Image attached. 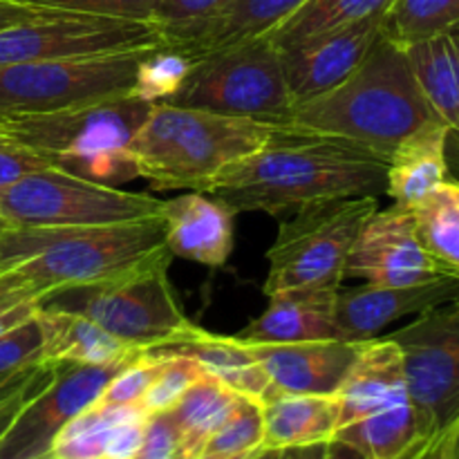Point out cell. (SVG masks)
<instances>
[{
    "label": "cell",
    "mask_w": 459,
    "mask_h": 459,
    "mask_svg": "<svg viewBox=\"0 0 459 459\" xmlns=\"http://www.w3.org/2000/svg\"><path fill=\"white\" fill-rule=\"evenodd\" d=\"M260 451V448H258ZM255 451V453H258ZM254 453H240V455H211V453H202V455L193 457V459H249Z\"/></svg>",
    "instance_id": "50"
},
{
    "label": "cell",
    "mask_w": 459,
    "mask_h": 459,
    "mask_svg": "<svg viewBox=\"0 0 459 459\" xmlns=\"http://www.w3.org/2000/svg\"><path fill=\"white\" fill-rule=\"evenodd\" d=\"M160 43L155 25L148 21L85 16L52 9L36 21L0 30V67L151 48Z\"/></svg>",
    "instance_id": "12"
},
{
    "label": "cell",
    "mask_w": 459,
    "mask_h": 459,
    "mask_svg": "<svg viewBox=\"0 0 459 459\" xmlns=\"http://www.w3.org/2000/svg\"><path fill=\"white\" fill-rule=\"evenodd\" d=\"M195 58L175 45H152L139 61L130 94L148 103H164L182 88Z\"/></svg>",
    "instance_id": "33"
},
{
    "label": "cell",
    "mask_w": 459,
    "mask_h": 459,
    "mask_svg": "<svg viewBox=\"0 0 459 459\" xmlns=\"http://www.w3.org/2000/svg\"><path fill=\"white\" fill-rule=\"evenodd\" d=\"M124 363L52 366L48 384L27 399L7 433L0 437V459H43L63 426L99 402L108 381Z\"/></svg>",
    "instance_id": "13"
},
{
    "label": "cell",
    "mask_w": 459,
    "mask_h": 459,
    "mask_svg": "<svg viewBox=\"0 0 459 459\" xmlns=\"http://www.w3.org/2000/svg\"><path fill=\"white\" fill-rule=\"evenodd\" d=\"M166 251L160 215L94 227H7L0 233V273L39 296L90 285Z\"/></svg>",
    "instance_id": "3"
},
{
    "label": "cell",
    "mask_w": 459,
    "mask_h": 459,
    "mask_svg": "<svg viewBox=\"0 0 459 459\" xmlns=\"http://www.w3.org/2000/svg\"><path fill=\"white\" fill-rule=\"evenodd\" d=\"M264 421L263 403L242 397L236 411L220 426L218 433L209 439L204 453L211 455H240L263 448Z\"/></svg>",
    "instance_id": "36"
},
{
    "label": "cell",
    "mask_w": 459,
    "mask_h": 459,
    "mask_svg": "<svg viewBox=\"0 0 459 459\" xmlns=\"http://www.w3.org/2000/svg\"><path fill=\"white\" fill-rule=\"evenodd\" d=\"M406 56L435 117L459 155V30L408 45Z\"/></svg>",
    "instance_id": "26"
},
{
    "label": "cell",
    "mask_w": 459,
    "mask_h": 459,
    "mask_svg": "<svg viewBox=\"0 0 459 459\" xmlns=\"http://www.w3.org/2000/svg\"><path fill=\"white\" fill-rule=\"evenodd\" d=\"M305 3L307 0H236L222 16L209 22L191 43L179 49L197 58L213 49L260 39L276 30Z\"/></svg>",
    "instance_id": "27"
},
{
    "label": "cell",
    "mask_w": 459,
    "mask_h": 459,
    "mask_svg": "<svg viewBox=\"0 0 459 459\" xmlns=\"http://www.w3.org/2000/svg\"><path fill=\"white\" fill-rule=\"evenodd\" d=\"M9 227V224L7 222H4V220L3 218H0V233H3L4 231V229H7Z\"/></svg>",
    "instance_id": "52"
},
{
    "label": "cell",
    "mask_w": 459,
    "mask_h": 459,
    "mask_svg": "<svg viewBox=\"0 0 459 459\" xmlns=\"http://www.w3.org/2000/svg\"><path fill=\"white\" fill-rule=\"evenodd\" d=\"M439 276L420 240L415 213L397 204L366 220L345 260V278L366 285H420Z\"/></svg>",
    "instance_id": "14"
},
{
    "label": "cell",
    "mask_w": 459,
    "mask_h": 459,
    "mask_svg": "<svg viewBox=\"0 0 459 459\" xmlns=\"http://www.w3.org/2000/svg\"><path fill=\"white\" fill-rule=\"evenodd\" d=\"M406 394L408 385L399 345L390 336L363 341L357 361L334 394L341 411L339 430Z\"/></svg>",
    "instance_id": "21"
},
{
    "label": "cell",
    "mask_w": 459,
    "mask_h": 459,
    "mask_svg": "<svg viewBox=\"0 0 459 459\" xmlns=\"http://www.w3.org/2000/svg\"><path fill=\"white\" fill-rule=\"evenodd\" d=\"M0 287H3V276H0Z\"/></svg>",
    "instance_id": "53"
},
{
    "label": "cell",
    "mask_w": 459,
    "mask_h": 459,
    "mask_svg": "<svg viewBox=\"0 0 459 459\" xmlns=\"http://www.w3.org/2000/svg\"><path fill=\"white\" fill-rule=\"evenodd\" d=\"M39 318L45 336L40 366H61V363L115 366L128 361L139 352L108 334L97 323L76 314L39 307Z\"/></svg>",
    "instance_id": "25"
},
{
    "label": "cell",
    "mask_w": 459,
    "mask_h": 459,
    "mask_svg": "<svg viewBox=\"0 0 459 459\" xmlns=\"http://www.w3.org/2000/svg\"><path fill=\"white\" fill-rule=\"evenodd\" d=\"M151 48L0 67V119L49 115L126 97L133 90L139 61Z\"/></svg>",
    "instance_id": "8"
},
{
    "label": "cell",
    "mask_w": 459,
    "mask_h": 459,
    "mask_svg": "<svg viewBox=\"0 0 459 459\" xmlns=\"http://www.w3.org/2000/svg\"><path fill=\"white\" fill-rule=\"evenodd\" d=\"M240 394L229 390L213 377L204 375L170 411L175 424L179 426L184 442V459L202 455L220 426L231 417L240 403Z\"/></svg>",
    "instance_id": "28"
},
{
    "label": "cell",
    "mask_w": 459,
    "mask_h": 459,
    "mask_svg": "<svg viewBox=\"0 0 459 459\" xmlns=\"http://www.w3.org/2000/svg\"><path fill=\"white\" fill-rule=\"evenodd\" d=\"M385 164L339 137L278 128L251 155L224 166L202 193L233 213L294 215L309 206L385 193Z\"/></svg>",
    "instance_id": "1"
},
{
    "label": "cell",
    "mask_w": 459,
    "mask_h": 459,
    "mask_svg": "<svg viewBox=\"0 0 459 459\" xmlns=\"http://www.w3.org/2000/svg\"><path fill=\"white\" fill-rule=\"evenodd\" d=\"M435 121L439 119L417 83L406 49L381 34L354 72L291 108L281 128L345 139L388 164L403 139Z\"/></svg>",
    "instance_id": "2"
},
{
    "label": "cell",
    "mask_w": 459,
    "mask_h": 459,
    "mask_svg": "<svg viewBox=\"0 0 459 459\" xmlns=\"http://www.w3.org/2000/svg\"><path fill=\"white\" fill-rule=\"evenodd\" d=\"M282 451H276V448H260L258 453H254L249 459H281Z\"/></svg>",
    "instance_id": "49"
},
{
    "label": "cell",
    "mask_w": 459,
    "mask_h": 459,
    "mask_svg": "<svg viewBox=\"0 0 459 459\" xmlns=\"http://www.w3.org/2000/svg\"><path fill=\"white\" fill-rule=\"evenodd\" d=\"M459 296V281L439 276L420 285H361L341 291L336 299V323L345 341L377 339L390 323L417 316L451 303Z\"/></svg>",
    "instance_id": "17"
},
{
    "label": "cell",
    "mask_w": 459,
    "mask_h": 459,
    "mask_svg": "<svg viewBox=\"0 0 459 459\" xmlns=\"http://www.w3.org/2000/svg\"><path fill=\"white\" fill-rule=\"evenodd\" d=\"M390 339L403 359L408 394L437 435L459 421V296L417 314Z\"/></svg>",
    "instance_id": "11"
},
{
    "label": "cell",
    "mask_w": 459,
    "mask_h": 459,
    "mask_svg": "<svg viewBox=\"0 0 459 459\" xmlns=\"http://www.w3.org/2000/svg\"><path fill=\"white\" fill-rule=\"evenodd\" d=\"M43 325L39 309L31 318L0 336V377L40 366L43 361Z\"/></svg>",
    "instance_id": "38"
},
{
    "label": "cell",
    "mask_w": 459,
    "mask_h": 459,
    "mask_svg": "<svg viewBox=\"0 0 459 459\" xmlns=\"http://www.w3.org/2000/svg\"><path fill=\"white\" fill-rule=\"evenodd\" d=\"M394 0H307L299 12L269 31L278 49H290L309 39L343 30L366 18L381 16Z\"/></svg>",
    "instance_id": "30"
},
{
    "label": "cell",
    "mask_w": 459,
    "mask_h": 459,
    "mask_svg": "<svg viewBox=\"0 0 459 459\" xmlns=\"http://www.w3.org/2000/svg\"><path fill=\"white\" fill-rule=\"evenodd\" d=\"M377 209V197H348L309 206L285 220L267 251L264 294L300 287H341L350 247Z\"/></svg>",
    "instance_id": "9"
},
{
    "label": "cell",
    "mask_w": 459,
    "mask_h": 459,
    "mask_svg": "<svg viewBox=\"0 0 459 459\" xmlns=\"http://www.w3.org/2000/svg\"><path fill=\"white\" fill-rule=\"evenodd\" d=\"M137 459H184L182 433L170 411L148 415Z\"/></svg>",
    "instance_id": "40"
},
{
    "label": "cell",
    "mask_w": 459,
    "mask_h": 459,
    "mask_svg": "<svg viewBox=\"0 0 459 459\" xmlns=\"http://www.w3.org/2000/svg\"><path fill=\"white\" fill-rule=\"evenodd\" d=\"M146 420L148 415H139L117 426L110 433V437H108L103 459H137L139 448H142Z\"/></svg>",
    "instance_id": "42"
},
{
    "label": "cell",
    "mask_w": 459,
    "mask_h": 459,
    "mask_svg": "<svg viewBox=\"0 0 459 459\" xmlns=\"http://www.w3.org/2000/svg\"><path fill=\"white\" fill-rule=\"evenodd\" d=\"M40 370V366L27 368V370L13 372V375H3L0 377V402H4L7 397H12L13 393H18L21 388H25L31 379L36 377V372Z\"/></svg>",
    "instance_id": "45"
},
{
    "label": "cell",
    "mask_w": 459,
    "mask_h": 459,
    "mask_svg": "<svg viewBox=\"0 0 459 459\" xmlns=\"http://www.w3.org/2000/svg\"><path fill=\"white\" fill-rule=\"evenodd\" d=\"M49 161L40 157L39 152L30 151L25 146H18L13 142L0 143V193L22 179L25 175L34 173V170L45 169Z\"/></svg>",
    "instance_id": "41"
},
{
    "label": "cell",
    "mask_w": 459,
    "mask_h": 459,
    "mask_svg": "<svg viewBox=\"0 0 459 459\" xmlns=\"http://www.w3.org/2000/svg\"><path fill=\"white\" fill-rule=\"evenodd\" d=\"M325 459H366L357 448L348 446L345 442H339V439H332L325 446Z\"/></svg>",
    "instance_id": "48"
},
{
    "label": "cell",
    "mask_w": 459,
    "mask_h": 459,
    "mask_svg": "<svg viewBox=\"0 0 459 459\" xmlns=\"http://www.w3.org/2000/svg\"><path fill=\"white\" fill-rule=\"evenodd\" d=\"M442 435L430 429L406 394L343 426L334 439L357 448L366 459H421Z\"/></svg>",
    "instance_id": "22"
},
{
    "label": "cell",
    "mask_w": 459,
    "mask_h": 459,
    "mask_svg": "<svg viewBox=\"0 0 459 459\" xmlns=\"http://www.w3.org/2000/svg\"><path fill=\"white\" fill-rule=\"evenodd\" d=\"M164 103L278 128L294 108L281 52L269 36L197 56L182 88Z\"/></svg>",
    "instance_id": "7"
},
{
    "label": "cell",
    "mask_w": 459,
    "mask_h": 459,
    "mask_svg": "<svg viewBox=\"0 0 459 459\" xmlns=\"http://www.w3.org/2000/svg\"><path fill=\"white\" fill-rule=\"evenodd\" d=\"M16 3L31 4V7L40 9H54V12L151 22L152 7H155L157 0H16Z\"/></svg>",
    "instance_id": "39"
},
{
    "label": "cell",
    "mask_w": 459,
    "mask_h": 459,
    "mask_svg": "<svg viewBox=\"0 0 459 459\" xmlns=\"http://www.w3.org/2000/svg\"><path fill=\"white\" fill-rule=\"evenodd\" d=\"M52 9L31 7V4L16 3V0H0V30L12 25H21V22L36 21V18L45 16Z\"/></svg>",
    "instance_id": "44"
},
{
    "label": "cell",
    "mask_w": 459,
    "mask_h": 459,
    "mask_svg": "<svg viewBox=\"0 0 459 459\" xmlns=\"http://www.w3.org/2000/svg\"><path fill=\"white\" fill-rule=\"evenodd\" d=\"M161 200L79 178L56 166L34 170L0 193L9 227H94L160 215Z\"/></svg>",
    "instance_id": "10"
},
{
    "label": "cell",
    "mask_w": 459,
    "mask_h": 459,
    "mask_svg": "<svg viewBox=\"0 0 459 459\" xmlns=\"http://www.w3.org/2000/svg\"><path fill=\"white\" fill-rule=\"evenodd\" d=\"M49 377H52V366H40V370L36 372V377L25 385V388H21L18 393H13L12 397H7L4 402H0V437L7 433V429L12 426L13 417H16L18 411L25 406L27 399H30L36 390L43 388V385L48 384Z\"/></svg>",
    "instance_id": "43"
},
{
    "label": "cell",
    "mask_w": 459,
    "mask_h": 459,
    "mask_svg": "<svg viewBox=\"0 0 459 459\" xmlns=\"http://www.w3.org/2000/svg\"><path fill=\"white\" fill-rule=\"evenodd\" d=\"M155 352V350H152ZM160 354V352H157ZM206 372L202 370L200 363L191 357H182V354H161V366L157 370L155 379H152L151 388L143 394L139 406L148 412H166L173 411L178 406L179 399L204 377Z\"/></svg>",
    "instance_id": "35"
},
{
    "label": "cell",
    "mask_w": 459,
    "mask_h": 459,
    "mask_svg": "<svg viewBox=\"0 0 459 459\" xmlns=\"http://www.w3.org/2000/svg\"><path fill=\"white\" fill-rule=\"evenodd\" d=\"M139 415H148V412L142 406L92 403L63 426L43 459H103L112 430Z\"/></svg>",
    "instance_id": "31"
},
{
    "label": "cell",
    "mask_w": 459,
    "mask_h": 459,
    "mask_svg": "<svg viewBox=\"0 0 459 459\" xmlns=\"http://www.w3.org/2000/svg\"><path fill=\"white\" fill-rule=\"evenodd\" d=\"M151 350L160 354H182L195 359L206 375L218 379L240 397L263 403L272 394L267 372L258 363L251 345L242 343L236 336L211 334L191 323L173 341Z\"/></svg>",
    "instance_id": "20"
},
{
    "label": "cell",
    "mask_w": 459,
    "mask_h": 459,
    "mask_svg": "<svg viewBox=\"0 0 459 459\" xmlns=\"http://www.w3.org/2000/svg\"><path fill=\"white\" fill-rule=\"evenodd\" d=\"M459 30V0H394L381 34L399 48Z\"/></svg>",
    "instance_id": "32"
},
{
    "label": "cell",
    "mask_w": 459,
    "mask_h": 459,
    "mask_svg": "<svg viewBox=\"0 0 459 459\" xmlns=\"http://www.w3.org/2000/svg\"><path fill=\"white\" fill-rule=\"evenodd\" d=\"M448 130L442 121L403 139L388 160L385 195L403 209H415L448 179Z\"/></svg>",
    "instance_id": "23"
},
{
    "label": "cell",
    "mask_w": 459,
    "mask_h": 459,
    "mask_svg": "<svg viewBox=\"0 0 459 459\" xmlns=\"http://www.w3.org/2000/svg\"><path fill=\"white\" fill-rule=\"evenodd\" d=\"M412 213L421 245L437 272L459 281V179L439 184Z\"/></svg>",
    "instance_id": "29"
},
{
    "label": "cell",
    "mask_w": 459,
    "mask_h": 459,
    "mask_svg": "<svg viewBox=\"0 0 459 459\" xmlns=\"http://www.w3.org/2000/svg\"><path fill=\"white\" fill-rule=\"evenodd\" d=\"M453 459H459V435H457V442H455V451H453Z\"/></svg>",
    "instance_id": "51"
},
{
    "label": "cell",
    "mask_w": 459,
    "mask_h": 459,
    "mask_svg": "<svg viewBox=\"0 0 459 459\" xmlns=\"http://www.w3.org/2000/svg\"><path fill=\"white\" fill-rule=\"evenodd\" d=\"M170 258L166 249L110 278L49 291L36 300L43 309L88 318L134 350L160 348L191 325L169 278Z\"/></svg>",
    "instance_id": "6"
},
{
    "label": "cell",
    "mask_w": 459,
    "mask_h": 459,
    "mask_svg": "<svg viewBox=\"0 0 459 459\" xmlns=\"http://www.w3.org/2000/svg\"><path fill=\"white\" fill-rule=\"evenodd\" d=\"M384 18L385 13L366 18L290 49H278L294 106L327 92L354 72L381 36Z\"/></svg>",
    "instance_id": "15"
},
{
    "label": "cell",
    "mask_w": 459,
    "mask_h": 459,
    "mask_svg": "<svg viewBox=\"0 0 459 459\" xmlns=\"http://www.w3.org/2000/svg\"><path fill=\"white\" fill-rule=\"evenodd\" d=\"M363 341L251 345L267 372L272 394H336L361 352Z\"/></svg>",
    "instance_id": "16"
},
{
    "label": "cell",
    "mask_w": 459,
    "mask_h": 459,
    "mask_svg": "<svg viewBox=\"0 0 459 459\" xmlns=\"http://www.w3.org/2000/svg\"><path fill=\"white\" fill-rule=\"evenodd\" d=\"M233 209L202 191L161 202L164 247L204 267H222L233 251Z\"/></svg>",
    "instance_id": "18"
},
{
    "label": "cell",
    "mask_w": 459,
    "mask_h": 459,
    "mask_svg": "<svg viewBox=\"0 0 459 459\" xmlns=\"http://www.w3.org/2000/svg\"><path fill=\"white\" fill-rule=\"evenodd\" d=\"M339 290L341 287H300L267 296V309L238 332L236 339L247 345L343 339L336 323Z\"/></svg>",
    "instance_id": "19"
},
{
    "label": "cell",
    "mask_w": 459,
    "mask_h": 459,
    "mask_svg": "<svg viewBox=\"0 0 459 459\" xmlns=\"http://www.w3.org/2000/svg\"><path fill=\"white\" fill-rule=\"evenodd\" d=\"M236 0H157L151 22L161 43L184 48Z\"/></svg>",
    "instance_id": "34"
},
{
    "label": "cell",
    "mask_w": 459,
    "mask_h": 459,
    "mask_svg": "<svg viewBox=\"0 0 459 459\" xmlns=\"http://www.w3.org/2000/svg\"><path fill=\"white\" fill-rule=\"evenodd\" d=\"M327 444H312V446L285 448L281 459H325Z\"/></svg>",
    "instance_id": "47"
},
{
    "label": "cell",
    "mask_w": 459,
    "mask_h": 459,
    "mask_svg": "<svg viewBox=\"0 0 459 459\" xmlns=\"http://www.w3.org/2000/svg\"><path fill=\"white\" fill-rule=\"evenodd\" d=\"M339 402L334 394H273L263 402V448L330 444L339 430Z\"/></svg>",
    "instance_id": "24"
},
{
    "label": "cell",
    "mask_w": 459,
    "mask_h": 459,
    "mask_svg": "<svg viewBox=\"0 0 459 459\" xmlns=\"http://www.w3.org/2000/svg\"><path fill=\"white\" fill-rule=\"evenodd\" d=\"M276 126L155 103L128 146L152 191H202L224 166L258 151Z\"/></svg>",
    "instance_id": "4"
},
{
    "label": "cell",
    "mask_w": 459,
    "mask_h": 459,
    "mask_svg": "<svg viewBox=\"0 0 459 459\" xmlns=\"http://www.w3.org/2000/svg\"><path fill=\"white\" fill-rule=\"evenodd\" d=\"M457 435H459V421L453 424L451 429L444 430L442 437L437 439L433 448L426 453L421 459H453V451H455V442H457Z\"/></svg>",
    "instance_id": "46"
},
{
    "label": "cell",
    "mask_w": 459,
    "mask_h": 459,
    "mask_svg": "<svg viewBox=\"0 0 459 459\" xmlns=\"http://www.w3.org/2000/svg\"><path fill=\"white\" fill-rule=\"evenodd\" d=\"M155 103L126 94L49 115L4 119L9 142L39 152L49 166L117 186L137 178L128 146Z\"/></svg>",
    "instance_id": "5"
},
{
    "label": "cell",
    "mask_w": 459,
    "mask_h": 459,
    "mask_svg": "<svg viewBox=\"0 0 459 459\" xmlns=\"http://www.w3.org/2000/svg\"><path fill=\"white\" fill-rule=\"evenodd\" d=\"M161 366V354L152 350H139L133 359L124 363L108 381L99 403L108 406H139Z\"/></svg>",
    "instance_id": "37"
}]
</instances>
